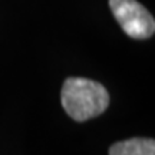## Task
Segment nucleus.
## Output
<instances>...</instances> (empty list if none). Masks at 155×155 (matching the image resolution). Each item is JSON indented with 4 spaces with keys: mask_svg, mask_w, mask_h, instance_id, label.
Segmentation results:
<instances>
[{
    "mask_svg": "<svg viewBox=\"0 0 155 155\" xmlns=\"http://www.w3.org/2000/svg\"><path fill=\"white\" fill-rule=\"evenodd\" d=\"M62 106L76 122L96 118L109 106V94L104 85L86 78H68L61 92Z\"/></svg>",
    "mask_w": 155,
    "mask_h": 155,
    "instance_id": "f257e3e1",
    "label": "nucleus"
},
{
    "mask_svg": "<svg viewBox=\"0 0 155 155\" xmlns=\"http://www.w3.org/2000/svg\"><path fill=\"white\" fill-rule=\"evenodd\" d=\"M109 7L122 30L132 39H148L155 32V19L138 0H109Z\"/></svg>",
    "mask_w": 155,
    "mask_h": 155,
    "instance_id": "f03ea898",
    "label": "nucleus"
},
{
    "mask_svg": "<svg viewBox=\"0 0 155 155\" xmlns=\"http://www.w3.org/2000/svg\"><path fill=\"white\" fill-rule=\"evenodd\" d=\"M109 155H155L152 138H129L111 145Z\"/></svg>",
    "mask_w": 155,
    "mask_h": 155,
    "instance_id": "7ed1b4c3",
    "label": "nucleus"
}]
</instances>
